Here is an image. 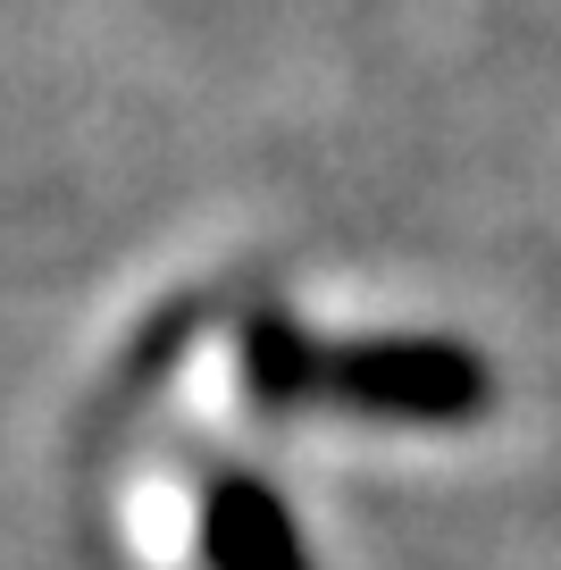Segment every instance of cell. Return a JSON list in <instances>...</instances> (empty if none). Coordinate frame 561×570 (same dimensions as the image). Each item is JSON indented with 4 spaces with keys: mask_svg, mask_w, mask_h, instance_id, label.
Listing matches in <instances>:
<instances>
[{
    "mask_svg": "<svg viewBox=\"0 0 561 570\" xmlns=\"http://www.w3.org/2000/svg\"><path fill=\"white\" fill-rule=\"evenodd\" d=\"M201 553H210V570H311L294 512L260 479H218L201 495Z\"/></svg>",
    "mask_w": 561,
    "mask_h": 570,
    "instance_id": "obj_2",
    "label": "cell"
},
{
    "mask_svg": "<svg viewBox=\"0 0 561 570\" xmlns=\"http://www.w3.org/2000/svg\"><path fill=\"white\" fill-rule=\"evenodd\" d=\"M302 403L352 411L394 428H470L494 403V370L453 336H361V344H311Z\"/></svg>",
    "mask_w": 561,
    "mask_h": 570,
    "instance_id": "obj_1",
    "label": "cell"
},
{
    "mask_svg": "<svg viewBox=\"0 0 561 570\" xmlns=\"http://www.w3.org/2000/svg\"><path fill=\"white\" fill-rule=\"evenodd\" d=\"M311 344H318V336H302V327L277 320V311H260V320L244 327V377H252V394H260L268 411H294V403H302Z\"/></svg>",
    "mask_w": 561,
    "mask_h": 570,
    "instance_id": "obj_3",
    "label": "cell"
}]
</instances>
